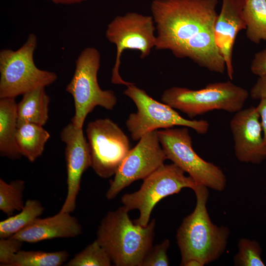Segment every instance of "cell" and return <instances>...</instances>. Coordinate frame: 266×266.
Segmentation results:
<instances>
[{"label": "cell", "mask_w": 266, "mask_h": 266, "mask_svg": "<svg viewBox=\"0 0 266 266\" xmlns=\"http://www.w3.org/2000/svg\"><path fill=\"white\" fill-rule=\"evenodd\" d=\"M218 0H153L151 11L156 50H168L211 72L223 73L225 61L216 45Z\"/></svg>", "instance_id": "1"}, {"label": "cell", "mask_w": 266, "mask_h": 266, "mask_svg": "<svg viewBox=\"0 0 266 266\" xmlns=\"http://www.w3.org/2000/svg\"><path fill=\"white\" fill-rule=\"evenodd\" d=\"M124 205L107 213L97 231L96 240L116 266H141L153 246L156 221L146 226L136 224L130 218Z\"/></svg>", "instance_id": "2"}, {"label": "cell", "mask_w": 266, "mask_h": 266, "mask_svg": "<svg viewBox=\"0 0 266 266\" xmlns=\"http://www.w3.org/2000/svg\"><path fill=\"white\" fill-rule=\"evenodd\" d=\"M194 191L195 208L184 218L176 235L181 266L192 259L199 261L203 266L217 260L224 252L230 234L227 227H218L210 219L206 208L208 188L198 185Z\"/></svg>", "instance_id": "3"}, {"label": "cell", "mask_w": 266, "mask_h": 266, "mask_svg": "<svg viewBox=\"0 0 266 266\" xmlns=\"http://www.w3.org/2000/svg\"><path fill=\"white\" fill-rule=\"evenodd\" d=\"M37 45L34 33H30L18 49L0 52V98H16L36 89L48 86L57 79L52 71L35 65L33 55Z\"/></svg>", "instance_id": "4"}, {"label": "cell", "mask_w": 266, "mask_h": 266, "mask_svg": "<svg viewBox=\"0 0 266 266\" xmlns=\"http://www.w3.org/2000/svg\"><path fill=\"white\" fill-rule=\"evenodd\" d=\"M248 96L246 89L227 81L210 83L199 90L172 87L164 92L161 100L193 118L214 110L236 113L243 108Z\"/></svg>", "instance_id": "5"}, {"label": "cell", "mask_w": 266, "mask_h": 266, "mask_svg": "<svg viewBox=\"0 0 266 266\" xmlns=\"http://www.w3.org/2000/svg\"><path fill=\"white\" fill-rule=\"evenodd\" d=\"M100 58V53L96 48L84 49L75 61L74 74L66 88L73 98L75 114L71 123L76 129H83L87 116L95 107L100 106L111 110L117 103L114 92L103 90L99 85L98 72Z\"/></svg>", "instance_id": "6"}, {"label": "cell", "mask_w": 266, "mask_h": 266, "mask_svg": "<svg viewBox=\"0 0 266 266\" xmlns=\"http://www.w3.org/2000/svg\"><path fill=\"white\" fill-rule=\"evenodd\" d=\"M124 94L132 100L137 108V111L130 114L126 122L133 140H138L146 133L158 129L174 126L191 128L201 134H205L209 130L207 120L184 118L175 109L156 100L133 83L127 86Z\"/></svg>", "instance_id": "7"}, {"label": "cell", "mask_w": 266, "mask_h": 266, "mask_svg": "<svg viewBox=\"0 0 266 266\" xmlns=\"http://www.w3.org/2000/svg\"><path fill=\"white\" fill-rule=\"evenodd\" d=\"M160 144L167 157L187 173L198 185L217 191H223L227 180L223 170L202 159L192 147L189 128L158 130Z\"/></svg>", "instance_id": "8"}, {"label": "cell", "mask_w": 266, "mask_h": 266, "mask_svg": "<svg viewBox=\"0 0 266 266\" xmlns=\"http://www.w3.org/2000/svg\"><path fill=\"white\" fill-rule=\"evenodd\" d=\"M176 164H164L143 179L137 191L124 195L121 202L129 211L137 209L139 216L133 221L136 224L146 226L151 212L162 199L178 194L185 188L194 190L198 186L190 176Z\"/></svg>", "instance_id": "9"}, {"label": "cell", "mask_w": 266, "mask_h": 266, "mask_svg": "<svg viewBox=\"0 0 266 266\" xmlns=\"http://www.w3.org/2000/svg\"><path fill=\"white\" fill-rule=\"evenodd\" d=\"M156 31L152 16L130 12L116 16L108 24L105 36L116 47V55L112 70L111 82L126 86L133 83L122 79L119 74L121 59L127 49L140 52V58L148 57L156 43Z\"/></svg>", "instance_id": "10"}, {"label": "cell", "mask_w": 266, "mask_h": 266, "mask_svg": "<svg viewBox=\"0 0 266 266\" xmlns=\"http://www.w3.org/2000/svg\"><path fill=\"white\" fill-rule=\"evenodd\" d=\"M86 133L91 167L101 178L114 175L130 150L128 136L109 118L89 122Z\"/></svg>", "instance_id": "11"}, {"label": "cell", "mask_w": 266, "mask_h": 266, "mask_svg": "<svg viewBox=\"0 0 266 266\" xmlns=\"http://www.w3.org/2000/svg\"><path fill=\"white\" fill-rule=\"evenodd\" d=\"M167 157L160 145L158 130L143 135L130 149L110 182L105 197L114 199L133 182L144 179L164 164Z\"/></svg>", "instance_id": "12"}, {"label": "cell", "mask_w": 266, "mask_h": 266, "mask_svg": "<svg viewBox=\"0 0 266 266\" xmlns=\"http://www.w3.org/2000/svg\"><path fill=\"white\" fill-rule=\"evenodd\" d=\"M60 136L66 144L65 154L67 190L60 211L70 213L76 208L82 176L88 168L91 167L90 152L83 129H76L71 122L63 128Z\"/></svg>", "instance_id": "13"}, {"label": "cell", "mask_w": 266, "mask_h": 266, "mask_svg": "<svg viewBox=\"0 0 266 266\" xmlns=\"http://www.w3.org/2000/svg\"><path fill=\"white\" fill-rule=\"evenodd\" d=\"M260 115L251 106L235 113L230 121L234 154L243 163L258 164L266 158Z\"/></svg>", "instance_id": "14"}, {"label": "cell", "mask_w": 266, "mask_h": 266, "mask_svg": "<svg viewBox=\"0 0 266 266\" xmlns=\"http://www.w3.org/2000/svg\"><path fill=\"white\" fill-rule=\"evenodd\" d=\"M245 3V0H222L215 25V42L225 61L231 80L233 77V53L235 40L238 33L246 28L243 15Z\"/></svg>", "instance_id": "15"}, {"label": "cell", "mask_w": 266, "mask_h": 266, "mask_svg": "<svg viewBox=\"0 0 266 266\" xmlns=\"http://www.w3.org/2000/svg\"><path fill=\"white\" fill-rule=\"evenodd\" d=\"M82 232L77 218L59 211L45 218H37L13 235L23 242L36 243L57 238L75 237Z\"/></svg>", "instance_id": "16"}, {"label": "cell", "mask_w": 266, "mask_h": 266, "mask_svg": "<svg viewBox=\"0 0 266 266\" xmlns=\"http://www.w3.org/2000/svg\"><path fill=\"white\" fill-rule=\"evenodd\" d=\"M17 106L15 98H0V155L12 160L22 156L16 142Z\"/></svg>", "instance_id": "17"}, {"label": "cell", "mask_w": 266, "mask_h": 266, "mask_svg": "<svg viewBox=\"0 0 266 266\" xmlns=\"http://www.w3.org/2000/svg\"><path fill=\"white\" fill-rule=\"evenodd\" d=\"M50 102V98L44 87L24 94L17 103V127L25 123L44 125L49 118Z\"/></svg>", "instance_id": "18"}, {"label": "cell", "mask_w": 266, "mask_h": 266, "mask_svg": "<svg viewBox=\"0 0 266 266\" xmlns=\"http://www.w3.org/2000/svg\"><path fill=\"white\" fill-rule=\"evenodd\" d=\"M50 136L49 133L42 126L25 123L18 127L16 142L22 156L33 162L42 154Z\"/></svg>", "instance_id": "19"}, {"label": "cell", "mask_w": 266, "mask_h": 266, "mask_svg": "<svg viewBox=\"0 0 266 266\" xmlns=\"http://www.w3.org/2000/svg\"><path fill=\"white\" fill-rule=\"evenodd\" d=\"M243 15L248 39L255 44L266 41V0H245Z\"/></svg>", "instance_id": "20"}, {"label": "cell", "mask_w": 266, "mask_h": 266, "mask_svg": "<svg viewBox=\"0 0 266 266\" xmlns=\"http://www.w3.org/2000/svg\"><path fill=\"white\" fill-rule=\"evenodd\" d=\"M44 210V207L38 200H27L19 213L0 222V238L14 235L39 217Z\"/></svg>", "instance_id": "21"}, {"label": "cell", "mask_w": 266, "mask_h": 266, "mask_svg": "<svg viewBox=\"0 0 266 266\" xmlns=\"http://www.w3.org/2000/svg\"><path fill=\"white\" fill-rule=\"evenodd\" d=\"M69 257L66 250L56 252L20 250L14 257L11 266H59Z\"/></svg>", "instance_id": "22"}, {"label": "cell", "mask_w": 266, "mask_h": 266, "mask_svg": "<svg viewBox=\"0 0 266 266\" xmlns=\"http://www.w3.org/2000/svg\"><path fill=\"white\" fill-rule=\"evenodd\" d=\"M25 188V182L22 180L7 183L0 178V210L3 213L10 216L15 211H20L23 208Z\"/></svg>", "instance_id": "23"}, {"label": "cell", "mask_w": 266, "mask_h": 266, "mask_svg": "<svg viewBox=\"0 0 266 266\" xmlns=\"http://www.w3.org/2000/svg\"><path fill=\"white\" fill-rule=\"evenodd\" d=\"M112 261L104 249L96 239L66 264L67 266H110Z\"/></svg>", "instance_id": "24"}, {"label": "cell", "mask_w": 266, "mask_h": 266, "mask_svg": "<svg viewBox=\"0 0 266 266\" xmlns=\"http://www.w3.org/2000/svg\"><path fill=\"white\" fill-rule=\"evenodd\" d=\"M238 251L234 257V264L239 266H265L261 258L262 249L256 240L240 239L238 243Z\"/></svg>", "instance_id": "25"}, {"label": "cell", "mask_w": 266, "mask_h": 266, "mask_svg": "<svg viewBox=\"0 0 266 266\" xmlns=\"http://www.w3.org/2000/svg\"><path fill=\"white\" fill-rule=\"evenodd\" d=\"M170 245L168 239L161 243L152 246L145 256L141 266H168L169 260L167 251Z\"/></svg>", "instance_id": "26"}, {"label": "cell", "mask_w": 266, "mask_h": 266, "mask_svg": "<svg viewBox=\"0 0 266 266\" xmlns=\"http://www.w3.org/2000/svg\"><path fill=\"white\" fill-rule=\"evenodd\" d=\"M23 242L12 236L0 240V266H11L14 256L20 250Z\"/></svg>", "instance_id": "27"}, {"label": "cell", "mask_w": 266, "mask_h": 266, "mask_svg": "<svg viewBox=\"0 0 266 266\" xmlns=\"http://www.w3.org/2000/svg\"><path fill=\"white\" fill-rule=\"evenodd\" d=\"M250 69L259 77L266 75V48L255 54Z\"/></svg>", "instance_id": "28"}, {"label": "cell", "mask_w": 266, "mask_h": 266, "mask_svg": "<svg viewBox=\"0 0 266 266\" xmlns=\"http://www.w3.org/2000/svg\"><path fill=\"white\" fill-rule=\"evenodd\" d=\"M250 95L255 100L266 99V75L259 77L251 88Z\"/></svg>", "instance_id": "29"}, {"label": "cell", "mask_w": 266, "mask_h": 266, "mask_svg": "<svg viewBox=\"0 0 266 266\" xmlns=\"http://www.w3.org/2000/svg\"><path fill=\"white\" fill-rule=\"evenodd\" d=\"M256 108L261 118V124L263 132L264 144L266 148V99L260 100Z\"/></svg>", "instance_id": "30"}, {"label": "cell", "mask_w": 266, "mask_h": 266, "mask_svg": "<svg viewBox=\"0 0 266 266\" xmlns=\"http://www.w3.org/2000/svg\"><path fill=\"white\" fill-rule=\"evenodd\" d=\"M50 1L55 4H73L86 1L88 0H45Z\"/></svg>", "instance_id": "31"}, {"label": "cell", "mask_w": 266, "mask_h": 266, "mask_svg": "<svg viewBox=\"0 0 266 266\" xmlns=\"http://www.w3.org/2000/svg\"><path fill=\"white\" fill-rule=\"evenodd\" d=\"M183 266H203V265L199 261L195 259H192L187 261Z\"/></svg>", "instance_id": "32"}]
</instances>
